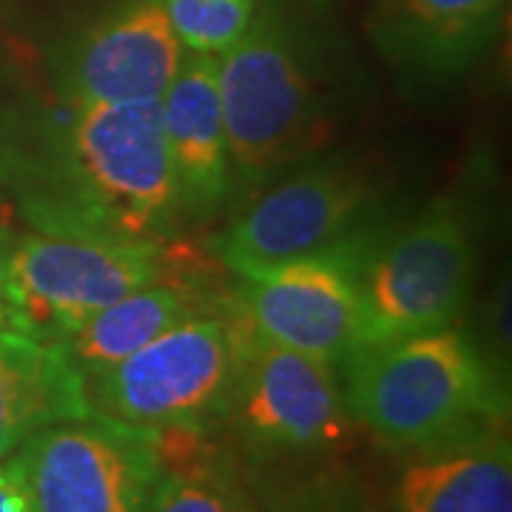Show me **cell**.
I'll use <instances>...</instances> for the list:
<instances>
[{
    "label": "cell",
    "instance_id": "5",
    "mask_svg": "<svg viewBox=\"0 0 512 512\" xmlns=\"http://www.w3.org/2000/svg\"><path fill=\"white\" fill-rule=\"evenodd\" d=\"M168 262L171 251L163 237L111 239L37 231L9 239L3 271L9 330L57 345L117 299L163 282Z\"/></svg>",
    "mask_w": 512,
    "mask_h": 512
},
{
    "label": "cell",
    "instance_id": "13",
    "mask_svg": "<svg viewBox=\"0 0 512 512\" xmlns=\"http://www.w3.org/2000/svg\"><path fill=\"white\" fill-rule=\"evenodd\" d=\"M507 0H376L370 37L399 72L447 80L467 72L493 43Z\"/></svg>",
    "mask_w": 512,
    "mask_h": 512
},
{
    "label": "cell",
    "instance_id": "14",
    "mask_svg": "<svg viewBox=\"0 0 512 512\" xmlns=\"http://www.w3.org/2000/svg\"><path fill=\"white\" fill-rule=\"evenodd\" d=\"M396 512H512V450L504 430L410 453Z\"/></svg>",
    "mask_w": 512,
    "mask_h": 512
},
{
    "label": "cell",
    "instance_id": "10",
    "mask_svg": "<svg viewBox=\"0 0 512 512\" xmlns=\"http://www.w3.org/2000/svg\"><path fill=\"white\" fill-rule=\"evenodd\" d=\"M370 242L239 276L231 305L259 339L339 365L359 336V271Z\"/></svg>",
    "mask_w": 512,
    "mask_h": 512
},
{
    "label": "cell",
    "instance_id": "9",
    "mask_svg": "<svg viewBox=\"0 0 512 512\" xmlns=\"http://www.w3.org/2000/svg\"><path fill=\"white\" fill-rule=\"evenodd\" d=\"M370 200V185L353 168L316 165L259 194L211 239V251L237 276L328 254L370 237Z\"/></svg>",
    "mask_w": 512,
    "mask_h": 512
},
{
    "label": "cell",
    "instance_id": "7",
    "mask_svg": "<svg viewBox=\"0 0 512 512\" xmlns=\"http://www.w3.org/2000/svg\"><path fill=\"white\" fill-rule=\"evenodd\" d=\"M248 456L308 458L339 450L353 430L336 362L251 342L217 424Z\"/></svg>",
    "mask_w": 512,
    "mask_h": 512
},
{
    "label": "cell",
    "instance_id": "19",
    "mask_svg": "<svg viewBox=\"0 0 512 512\" xmlns=\"http://www.w3.org/2000/svg\"><path fill=\"white\" fill-rule=\"evenodd\" d=\"M254 512H367V507L342 484L311 481L288 490H256Z\"/></svg>",
    "mask_w": 512,
    "mask_h": 512
},
{
    "label": "cell",
    "instance_id": "1",
    "mask_svg": "<svg viewBox=\"0 0 512 512\" xmlns=\"http://www.w3.org/2000/svg\"><path fill=\"white\" fill-rule=\"evenodd\" d=\"M0 180L46 234L157 239L180 211L160 100H60L3 120Z\"/></svg>",
    "mask_w": 512,
    "mask_h": 512
},
{
    "label": "cell",
    "instance_id": "11",
    "mask_svg": "<svg viewBox=\"0 0 512 512\" xmlns=\"http://www.w3.org/2000/svg\"><path fill=\"white\" fill-rule=\"evenodd\" d=\"M183 60L163 0H120L66 43L57 60L60 100H160Z\"/></svg>",
    "mask_w": 512,
    "mask_h": 512
},
{
    "label": "cell",
    "instance_id": "15",
    "mask_svg": "<svg viewBox=\"0 0 512 512\" xmlns=\"http://www.w3.org/2000/svg\"><path fill=\"white\" fill-rule=\"evenodd\" d=\"M89 413L86 382L60 345L0 330V458L40 430Z\"/></svg>",
    "mask_w": 512,
    "mask_h": 512
},
{
    "label": "cell",
    "instance_id": "17",
    "mask_svg": "<svg viewBox=\"0 0 512 512\" xmlns=\"http://www.w3.org/2000/svg\"><path fill=\"white\" fill-rule=\"evenodd\" d=\"M214 302L202 299L200 293L191 291L180 282H154L148 288L128 293L114 305L97 311L86 319L72 336L57 342L69 362L77 367L83 382L106 370V367L123 362L134 350L157 339L163 330L177 325L180 319L202 311Z\"/></svg>",
    "mask_w": 512,
    "mask_h": 512
},
{
    "label": "cell",
    "instance_id": "4",
    "mask_svg": "<svg viewBox=\"0 0 512 512\" xmlns=\"http://www.w3.org/2000/svg\"><path fill=\"white\" fill-rule=\"evenodd\" d=\"M251 342L231 299L180 319L86 379L92 413L143 430L217 427Z\"/></svg>",
    "mask_w": 512,
    "mask_h": 512
},
{
    "label": "cell",
    "instance_id": "20",
    "mask_svg": "<svg viewBox=\"0 0 512 512\" xmlns=\"http://www.w3.org/2000/svg\"><path fill=\"white\" fill-rule=\"evenodd\" d=\"M0 512H37L35 495L18 453L0 458Z\"/></svg>",
    "mask_w": 512,
    "mask_h": 512
},
{
    "label": "cell",
    "instance_id": "21",
    "mask_svg": "<svg viewBox=\"0 0 512 512\" xmlns=\"http://www.w3.org/2000/svg\"><path fill=\"white\" fill-rule=\"evenodd\" d=\"M9 234L0 228V330H9V305L3 293V271H6V248H9Z\"/></svg>",
    "mask_w": 512,
    "mask_h": 512
},
{
    "label": "cell",
    "instance_id": "16",
    "mask_svg": "<svg viewBox=\"0 0 512 512\" xmlns=\"http://www.w3.org/2000/svg\"><path fill=\"white\" fill-rule=\"evenodd\" d=\"M217 427H168L157 433L163 481L151 512H254L256 487Z\"/></svg>",
    "mask_w": 512,
    "mask_h": 512
},
{
    "label": "cell",
    "instance_id": "18",
    "mask_svg": "<svg viewBox=\"0 0 512 512\" xmlns=\"http://www.w3.org/2000/svg\"><path fill=\"white\" fill-rule=\"evenodd\" d=\"M256 0H163L168 23L188 52L220 55L254 18Z\"/></svg>",
    "mask_w": 512,
    "mask_h": 512
},
{
    "label": "cell",
    "instance_id": "3",
    "mask_svg": "<svg viewBox=\"0 0 512 512\" xmlns=\"http://www.w3.org/2000/svg\"><path fill=\"white\" fill-rule=\"evenodd\" d=\"M217 80L231 171L245 188L271 183L316 151L325 131L319 86L296 29L274 6L222 52Z\"/></svg>",
    "mask_w": 512,
    "mask_h": 512
},
{
    "label": "cell",
    "instance_id": "8",
    "mask_svg": "<svg viewBox=\"0 0 512 512\" xmlns=\"http://www.w3.org/2000/svg\"><path fill=\"white\" fill-rule=\"evenodd\" d=\"M15 453L37 512H151L163 481L157 433L100 413L52 424Z\"/></svg>",
    "mask_w": 512,
    "mask_h": 512
},
{
    "label": "cell",
    "instance_id": "2",
    "mask_svg": "<svg viewBox=\"0 0 512 512\" xmlns=\"http://www.w3.org/2000/svg\"><path fill=\"white\" fill-rule=\"evenodd\" d=\"M336 367L353 421L393 450L419 453L507 424V387L456 328L356 345Z\"/></svg>",
    "mask_w": 512,
    "mask_h": 512
},
{
    "label": "cell",
    "instance_id": "6",
    "mask_svg": "<svg viewBox=\"0 0 512 512\" xmlns=\"http://www.w3.org/2000/svg\"><path fill=\"white\" fill-rule=\"evenodd\" d=\"M473 274V237L450 202H436L393 237H373L359 271L356 345L453 328L467 308Z\"/></svg>",
    "mask_w": 512,
    "mask_h": 512
},
{
    "label": "cell",
    "instance_id": "12",
    "mask_svg": "<svg viewBox=\"0 0 512 512\" xmlns=\"http://www.w3.org/2000/svg\"><path fill=\"white\" fill-rule=\"evenodd\" d=\"M217 72L220 55L188 52L160 97L177 205L194 217L214 214L234 185Z\"/></svg>",
    "mask_w": 512,
    "mask_h": 512
}]
</instances>
